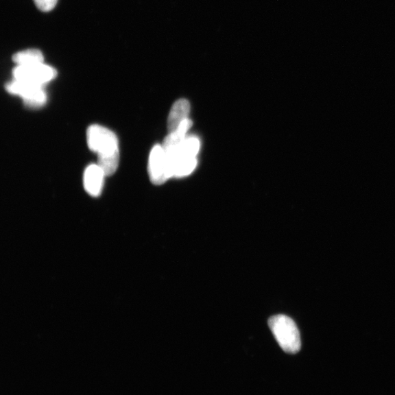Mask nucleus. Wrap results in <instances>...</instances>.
Returning <instances> with one entry per match:
<instances>
[{
  "mask_svg": "<svg viewBox=\"0 0 395 395\" xmlns=\"http://www.w3.org/2000/svg\"><path fill=\"white\" fill-rule=\"evenodd\" d=\"M13 61L16 65H31L44 62V57L38 49H27L15 53Z\"/></svg>",
  "mask_w": 395,
  "mask_h": 395,
  "instance_id": "6e6552de",
  "label": "nucleus"
},
{
  "mask_svg": "<svg viewBox=\"0 0 395 395\" xmlns=\"http://www.w3.org/2000/svg\"><path fill=\"white\" fill-rule=\"evenodd\" d=\"M190 104L185 99L176 101L171 107L168 118L169 134L173 133L178 129L184 120L189 119Z\"/></svg>",
  "mask_w": 395,
  "mask_h": 395,
  "instance_id": "0eeeda50",
  "label": "nucleus"
},
{
  "mask_svg": "<svg viewBox=\"0 0 395 395\" xmlns=\"http://www.w3.org/2000/svg\"><path fill=\"white\" fill-rule=\"evenodd\" d=\"M105 173L97 164L88 167L84 174V186L86 191L93 197L101 195L103 189Z\"/></svg>",
  "mask_w": 395,
  "mask_h": 395,
  "instance_id": "423d86ee",
  "label": "nucleus"
},
{
  "mask_svg": "<svg viewBox=\"0 0 395 395\" xmlns=\"http://www.w3.org/2000/svg\"><path fill=\"white\" fill-rule=\"evenodd\" d=\"M269 326L281 348L288 354L294 355L301 348L300 331L291 318L277 315L270 318Z\"/></svg>",
  "mask_w": 395,
  "mask_h": 395,
  "instance_id": "f03ea898",
  "label": "nucleus"
},
{
  "mask_svg": "<svg viewBox=\"0 0 395 395\" xmlns=\"http://www.w3.org/2000/svg\"><path fill=\"white\" fill-rule=\"evenodd\" d=\"M58 0H34L36 7L43 12H49L57 5Z\"/></svg>",
  "mask_w": 395,
  "mask_h": 395,
  "instance_id": "1a4fd4ad",
  "label": "nucleus"
},
{
  "mask_svg": "<svg viewBox=\"0 0 395 395\" xmlns=\"http://www.w3.org/2000/svg\"><path fill=\"white\" fill-rule=\"evenodd\" d=\"M5 88L9 93L20 96L25 104L31 108L43 106L47 101L43 86L14 80L8 82Z\"/></svg>",
  "mask_w": 395,
  "mask_h": 395,
  "instance_id": "20e7f679",
  "label": "nucleus"
},
{
  "mask_svg": "<svg viewBox=\"0 0 395 395\" xmlns=\"http://www.w3.org/2000/svg\"><path fill=\"white\" fill-rule=\"evenodd\" d=\"M148 171L151 182L156 185L163 184L169 178L166 153L162 145H156L150 152Z\"/></svg>",
  "mask_w": 395,
  "mask_h": 395,
  "instance_id": "39448f33",
  "label": "nucleus"
},
{
  "mask_svg": "<svg viewBox=\"0 0 395 395\" xmlns=\"http://www.w3.org/2000/svg\"><path fill=\"white\" fill-rule=\"evenodd\" d=\"M88 147L97 154L98 166L106 176L117 171L119 161L118 139L114 132L103 126L93 125L86 131Z\"/></svg>",
  "mask_w": 395,
  "mask_h": 395,
  "instance_id": "f257e3e1",
  "label": "nucleus"
},
{
  "mask_svg": "<svg viewBox=\"0 0 395 395\" xmlns=\"http://www.w3.org/2000/svg\"><path fill=\"white\" fill-rule=\"evenodd\" d=\"M57 71L46 64L20 66L13 71L14 80L44 86L57 77Z\"/></svg>",
  "mask_w": 395,
  "mask_h": 395,
  "instance_id": "7ed1b4c3",
  "label": "nucleus"
}]
</instances>
